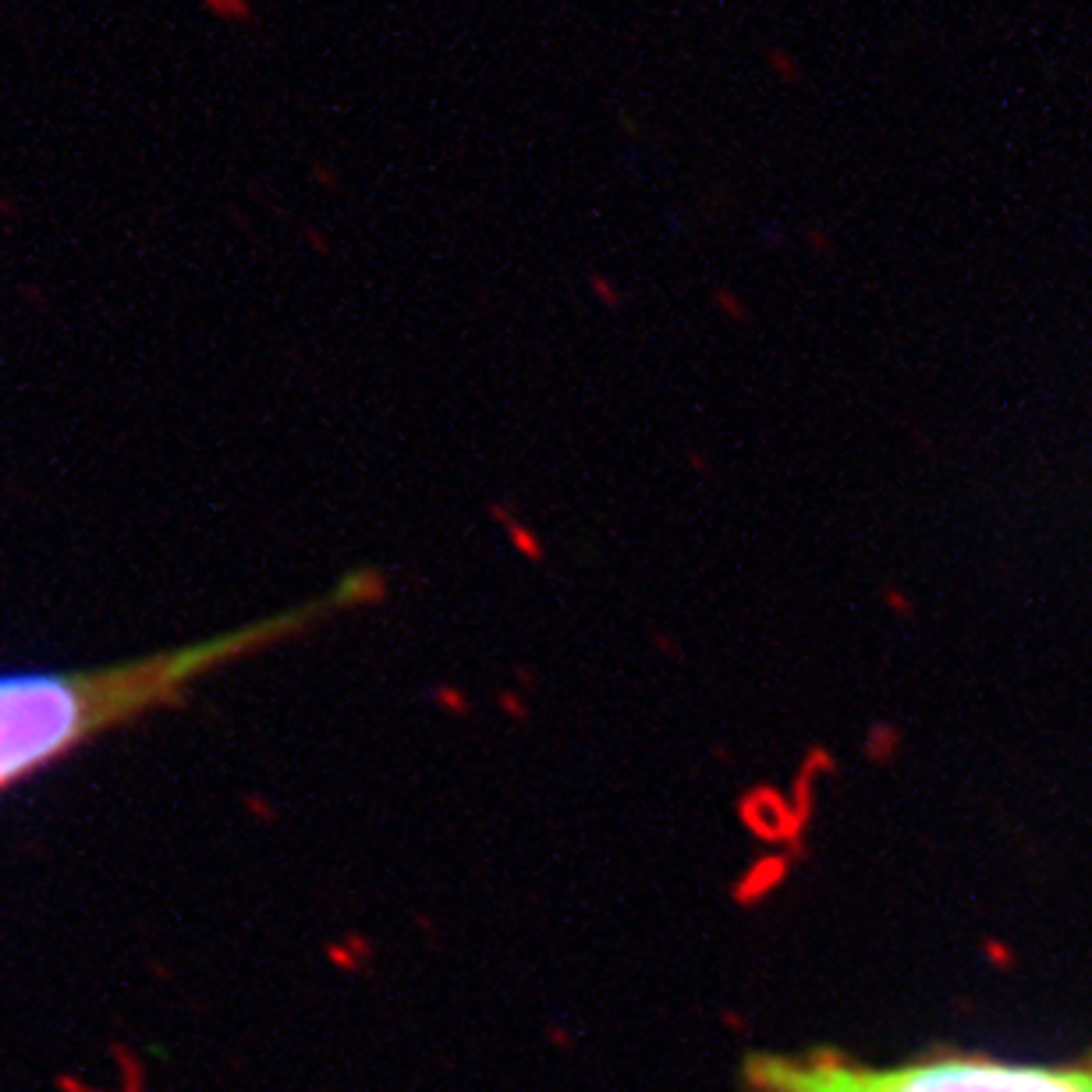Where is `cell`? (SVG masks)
<instances>
[{
    "instance_id": "obj_1",
    "label": "cell",
    "mask_w": 1092,
    "mask_h": 1092,
    "mask_svg": "<svg viewBox=\"0 0 1092 1092\" xmlns=\"http://www.w3.org/2000/svg\"><path fill=\"white\" fill-rule=\"evenodd\" d=\"M358 582H345L324 603L277 613L246 624L228 636L192 642V646L153 652V657L117 663L100 670H36V675H0V787L51 759L72 753L96 735L121 727L150 709L171 706L184 688L210 670L295 636L334 607H348Z\"/></svg>"
},
{
    "instance_id": "obj_2",
    "label": "cell",
    "mask_w": 1092,
    "mask_h": 1092,
    "mask_svg": "<svg viewBox=\"0 0 1092 1092\" xmlns=\"http://www.w3.org/2000/svg\"><path fill=\"white\" fill-rule=\"evenodd\" d=\"M745 1092H1092V1053L1065 1065H1018L969 1050L870 1065L841 1050L753 1053Z\"/></svg>"
},
{
    "instance_id": "obj_3",
    "label": "cell",
    "mask_w": 1092,
    "mask_h": 1092,
    "mask_svg": "<svg viewBox=\"0 0 1092 1092\" xmlns=\"http://www.w3.org/2000/svg\"><path fill=\"white\" fill-rule=\"evenodd\" d=\"M763 64H766V72L777 78L780 85H802L805 82V64H802V57H798L792 46L787 43H766L763 46Z\"/></svg>"
},
{
    "instance_id": "obj_4",
    "label": "cell",
    "mask_w": 1092,
    "mask_h": 1092,
    "mask_svg": "<svg viewBox=\"0 0 1092 1092\" xmlns=\"http://www.w3.org/2000/svg\"><path fill=\"white\" fill-rule=\"evenodd\" d=\"M199 7L213 18V22H223V25L249 28V25L259 22L256 0H199Z\"/></svg>"
},
{
    "instance_id": "obj_5",
    "label": "cell",
    "mask_w": 1092,
    "mask_h": 1092,
    "mask_svg": "<svg viewBox=\"0 0 1092 1092\" xmlns=\"http://www.w3.org/2000/svg\"><path fill=\"white\" fill-rule=\"evenodd\" d=\"M309 181L316 184L319 192H327V195L345 192V174H340L337 163H330V160H312L309 163Z\"/></svg>"
},
{
    "instance_id": "obj_6",
    "label": "cell",
    "mask_w": 1092,
    "mask_h": 1092,
    "mask_svg": "<svg viewBox=\"0 0 1092 1092\" xmlns=\"http://www.w3.org/2000/svg\"><path fill=\"white\" fill-rule=\"evenodd\" d=\"M805 246L816 252V256L831 259L837 256V234L826 228V223H808L805 228Z\"/></svg>"
},
{
    "instance_id": "obj_7",
    "label": "cell",
    "mask_w": 1092,
    "mask_h": 1092,
    "mask_svg": "<svg viewBox=\"0 0 1092 1092\" xmlns=\"http://www.w3.org/2000/svg\"><path fill=\"white\" fill-rule=\"evenodd\" d=\"M298 238L306 241V249L319 252V256L330 252V234L324 228H316V223H298Z\"/></svg>"
},
{
    "instance_id": "obj_8",
    "label": "cell",
    "mask_w": 1092,
    "mask_h": 1092,
    "mask_svg": "<svg viewBox=\"0 0 1092 1092\" xmlns=\"http://www.w3.org/2000/svg\"><path fill=\"white\" fill-rule=\"evenodd\" d=\"M0 220H4V223L22 220V207H18V199H15V195H7V192H0Z\"/></svg>"
},
{
    "instance_id": "obj_9",
    "label": "cell",
    "mask_w": 1092,
    "mask_h": 1092,
    "mask_svg": "<svg viewBox=\"0 0 1092 1092\" xmlns=\"http://www.w3.org/2000/svg\"><path fill=\"white\" fill-rule=\"evenodd\" d=\"M589 285L597 288V295H600V298H613V295H618V288H613V280L600 277V273H592V277H589Z\"/></svg>"
}]
</instances>
